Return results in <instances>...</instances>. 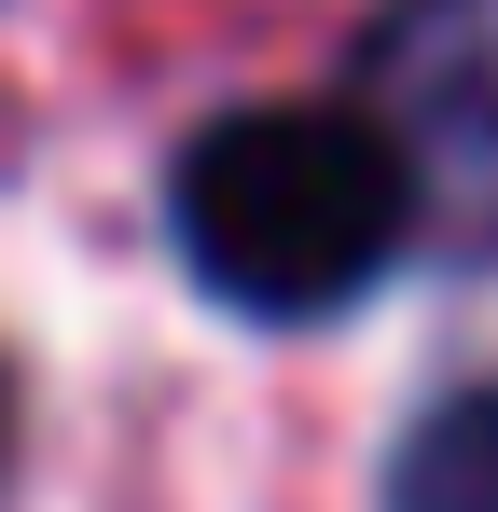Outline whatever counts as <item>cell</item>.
I'll use <instances>...</instances> for the list:
<instances>
[{
    "instance_id": "3957f363",
    "label": "cell",
    "mask_w": 498,
    "mask_h": 512,
    "mask_svg": "<svg viewBox=\"0 0 498 512\" xmlns=\"http://www.w3.org/2000/svg\"><path fill=\"white\" fill-rule=\"evenodd\" d=\"M388 512H498V388H457V402H429L402 429Z\"/></svg>"
},
{
    "instance_id": "7a4b0ae2",
    "label": "cell",
    "mask_w": 498,
    "mask_h": 512,
    "mask_svg": "<svg viewBox=\"0 0 498 512\" xmlns=\"http://www.w3.org/2000/svg\"><path fill=\"white\" fill-rule=\"evenodd\" d=\"M374 125L415 153V194L457 180L498 222V0H402L374 28Z\"/></svg>"
},
{
    "instance_id": "6da1fadb",
    "label": "cell",
    "mask_w": 498,
    "mask_h": 512,
    "mask_svg": "<svg viewBox=\"0 0 498 512\" xmlns=\"http://www.w3.org/2000/svg\"><path fill=\"white\" fill-rule=\"evenodd\" d=\"M180 250L194 277L249 305V319H332L360 305L415 236V153L346 111V97H277V111H222L180 153Z\"/></svg>"
}]
</instances>
